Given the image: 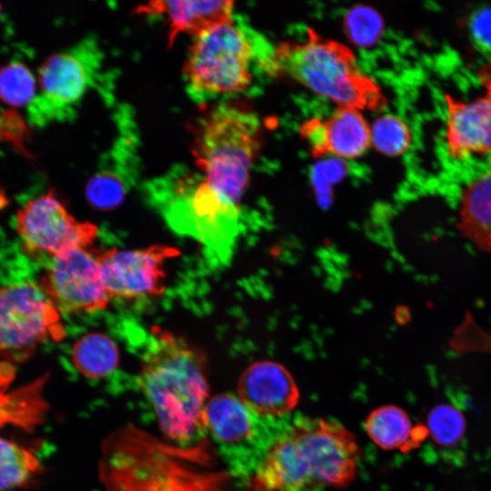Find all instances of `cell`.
<instances>
[{"label": "cell", "mask_w": 491, "mask_h": 491, "mask_svg": "<svg viewBox=\"0 0 491 491\" xmlns=\"http://www.w3.org/2000/svg\"><path fill=\"white\" fill-rule=\"evenodd\" d=\"M371 145L386 155L396 156L406 152L412 143L410 129L406 123L393 115L376 118L370 126Z\"/></svg>", "instance_id": "obj_24"}, {"label": "cell", "mask_w": 491, "mask_h": 491, "mask_svg": "<svg viewBox=\"0 0 491 491\" xmlns=\"http://www.w3.org/2000/svg\"><path fill=\"white\" fill-rule=\"evenodd\" d=\"M426 431L433 441L443 446L457 444L463 437L466 423L463 415L455 407L440 405L427 416Z\"/></svg>", "instance_id": "obj_25"}, {"label": "cell", "mask_w": 491, "mask_h": 491, "mask_svg": "<svg viewBox=\"0 0 491 491\" xmlns=\"http://www.w3.org/2000/svg\"><path fill=\"white\" fill-rule=\"evenodd\" d=\"M255 48L235 19L195 36L183 68L185 91L198 105L246 90Z\"/></svg>", "instance_id": "obj_6"}, {"label": "cell", "mask_w": 491, "mask_h": 491, "mask_svg": "<svg viewBox=\"0 0 491 491\" xmlns=\"http://www.w3.org/2000/svg\"><path fill=\"white\" fill-rule=\"evenodd\" d=\"M15 228L26 254L50 259L70 249L88 250L98 234L95 225L76 220L53 190L18 209Z\"/></svg>", "instance_id": "obj_10"}, {"label": "cell", "mask_w": 491, "mask_h": 491, "mask_svg": "<svg viewBox=\"0 0 491 491\" xmlns=\"http://www.w3.org/2000/svg\"><path fill=\"white\" fill-rule=\"evenodd\" d=\"M213 463L206 437L180 446L125 426L102 443L98 476L105 491H224L229 476Z\"/></svg>", "instance_id": "obj_1"}, {"label": "cell", "mask_w": 491, "mask_h": 491, "mask_svg": "<svg viewBox=\"0 0 491 491\" xmlns=\"http://www.w3.org/2000/svg\"><path fill=\"white\" fill-rule=\"evenodd\" d=\"M477 77L486 91V97L491 101V61L478 69Z\"/></svg>", "instance_id": "obj_28"}, {"label": "cell", "mask_w": 491, "mask_h": 491, "mask_svg": "<svg viewBox=\"0 0 491 491\" xmlns=\"http://www.w3.org/2000/svg\"><path fill=\"white\" fill-rule=\"evenodd\" d=\"M272 71L338 106L378 112L386 105L381 87L358 66L346 45L308 28L303 42H282L269 57Z\"/></svg>", "instance_id": "obj_3"}, {"label": "cell", "mask_w": 491, "mask_h": 491, "mask_svg": "<svg viewBox=\"0 0 491 491\" xmlns=\"http://www.w3.org/2000/svg\"><path fill=\"white\" fill-rule=\"evenodd\" d=\"M1 10H2V5H0V15H1Z\"/></svg>", "instance_id": "obj_29"}, {"label": "cell", "mask_w": 491, "mask_h": 491, "mask_svg": "<svg viewBox=\"0 0 491 491\" xmlns=\"http://www.w3.org/2000/svg\"><path fill=\"white\" fill-rule=\"evenodd\" d=\"M39 472L40 462L31 451L0 437V491L25 486Z\"/></svg>", "instance_id": "obj_22"}, {"label": "cell", "mask_w": 491, "mask_h": 491, "mask_svg": "<svg viewBox=\"0 0 491 491\" xmlns=\"http://www.w3.org/2000/svg\"><path fill=\"white\" fill-rule=\"evenodd\" d=\"M35 75L27 65L11 62L0 68V100L10 106H24L34 101Z\"/></svg>", "instance_id": "obj_23"}, {"label": "cell", "mask_w": 491, "mask_h": 491, "mask_svg": "<svg viewBox=\"0 0 491 491\" xmlns=\"http://www.w3.org/2000/svg\"><path fill=\"white\" fill-rule=\"evenodd\" d=\"M147 15H165L169 24L168 45L181 33L196 36L234 18L233 1H153L135 10Z\"/></svg>", "instance_id": "obj_17"}, {"label": "cell", "mask_w": 491, "mask_h": 491, "mask_svg": "<svg viewBox=\"0 0 491 491\" xmlns=\"http://www.w3.org/2000/svg\"><path fill=\"white\" fill-rule=\"evenodd\" d=\"M261 142L258 117L224 103L200 120L192 152L203 179L220 195L239 205Z\"/></svg>", "instance_id": "obj_5"}, {"label": "cell", "mask_w": 491, "mask_h": 491, "mask_svg": "<svg viewBox=\"0 0 491 491\" xmlns=\"http://www.w3.org/2000/svg\"><path fill=\"white\" fill-rule=\"evenodd\" d=\"M64 336L59 311L40 285L0 287V361L24 363L40 345Z\"/></svg>", "instance_id": "obj_8"}, {"label": "cell", "mask_w": 491, "mask_h": 491, "mask_svg": "<svg viewBox=\"0 0 491 491\" xmlns=\"http://www.w3.org/2000/svg\"><path fill=\"white\" fill-rule=\"evenodd\" d=\"M289 435L311 487H343L354 480L360 448L345 426L326 419H309L295 426Z\"/></svg>", "instance_id": "obj_9"}, {"label": "cell", "mask_w": 491, "mask_h": 491, "mask_svg": "<svg viewBox=\"0 0 491 491\" xmlns=\"http://www.w3.org/2000/svg\"><path fill=\"white\" fill-rule=\"evenodd\" d=\"M176 248L155 245L143 249H109L96 255L101 277L111 297L135 299L165 290V264Z\"/></svg>", "instance_id": "obj_13"}, {"label": "cell", "mask_w": 491, "mask_h": 491, "mask_svg": "<svg viewBox=\"0 0 491 491\" xmlns=\"http://www.w3.org/2000/svg\"><path fill=\"white\" fill-rule=\"evenodd\" d=\"M116 124L118 134L85 186L88 204L98 211H110L122 204L141 167L140 139L131 109L121 108Z\"/></svg>", "instance_id": "obj_12"}, {"label": "cell", "mask_w": 491, "mask_h": 491, "mask_svg": "<svg viewBox=\"0 0 491 491\" xmlns=\"http://www.w3.org/2000/svg\"><path fill=\"white\" fill-rule=\"evenodd\" d=\"M445 103L448 155L463 160L491 153V101L486 96L466 102L446 94Z\"/></svg>", "instance_id": "obj_16"}, {"label": "cell", "mask_w": 491, "mask_h": 491, "mask_svg": "<svg viewBox=\"0 0 491 491\" xmlns=\"http://www.w3.org/2000/svg\"><path fill=\"white\" fill-rule=\"evenodd\" d=\"M119 350L115 341L102 333H89L73 346L72 360L76 369L90 379L104 378L119 364Z\"/></svg>", "instance_id": "obj_21"}, {"label": "cell", "mask_w": 491, "mask_h": 491, "mask_svg": "<svg viewBox=\"0 0 491 491\" xmlns=\"http://www.w3.org/2000/svg\"><path fill=\"white\" fill-rule=\"evenodd\" d=\"M458 227L476 247L491 253V171L462 190Z\"/></svg>", "instance_id": "obj_18"}, {"label": "cell", "mask_w": 491, "mask_h": 491, "mask_svg": "<svg viewBox=\"0 0 491 491\" xmlns=\"http://www.w3.org/2000/svg\"><path fill=\"white\" fill-rule=\"evenodd\" d=\"M237 396L252 413L277 416L293 410L299 401V390L282 365L259 361L242 373L237 383Z\"/></svg>", "instance_id": "obj_15"}, {"label": "cell", "mask_w": 491, "mask_h": 491, "mask_svg": "<svg viewBox=\"0 0 491 491\" xmlns=\"http://www.w3.org/2000/svg\"><path fill=\"white\" fill-rule=\"evenodd\" d=\"M365 426L371 440L385 450L411 448L427 433L426 428L413 426L408 414L392 405L374 409L368 415Z\"/></svg>", "instance_id": "obj_20"}, {"label": "cell", "mask_w": 491, "mask_h": 491, "mask_svg": "<svg viewBox=\"0 0 491 491\" xmlns=\"http://www.w3.org/2000/svg\"><path fill=\"white\" fill-rule=\"evenodd\" d=\"M251 413L238 396L216 395L209 398L205 408V433L225 446L246 441L253 434Z\"/></svg>", "instance_id": "obj_19"}, {"label": "cell", "mask_w": 491, "mask_h": 491, "mask_svg": "<svg viewBox=\"0 0 491 491\" xmlns=\"http://www.w3.org/2000/svg\"><path fill=\"white\" fill-rule=\"evenodd\" d=\"M472 31L479 43L491 46V8L482 10L475 16Z\"/></svg>", "instance_id": "obj_27"}, {"label": "cell", "mask_w": 491, "mask_h": 491, "mask_svg": "<svg viewBox=\"0 0 491 491\" xmlns=\"http://www.w3.org/2000/svg\"><path fill=\"white\" fill-rule=\"evenodd\" d=\"M104 53L96 37L86 36L69 49L45 59L38 69L40 94L35 98L38 122L75 117L84 96L98 87Z\"/></svg>", "instance_id": "obj_7"}, {"label": "cell", "mask_w": 491, "mask_h": 491, "mask_svg": "<svg viewBox=\"0 0 491 491\" xmlns=\"http://www.w3.org/2000/svg\"><path fill=\"white\" fill-rule=\"evenodd\" d=\"M298 131L315 158L332 155L354 159L371 145L370 125L359 110L351 107L338 106L326 119L304 121Z\"/></svg>", "instance_id": "obj_14"}, {"label": "cell", "mask_w": 491, "mask_h": 491, "mask_svg": "<svg viewBox=\"0 0 491 491\" xmlns=\"http://www.w3.org/2000/svg\"><path fill=\"white\" fill-rule=\"evenodd\" d=\"M148 193L173 230L197 240L215 262L225 264L239 234L240 209L185 166L173 167L148 185Z\"/></svg>", "instance_id": "obj_4"}, {"label": "cell", "mask_w": 491, "mask_h": 491, "mask_svg": "<svg viewBox=\"0 0 491 491\" xmlns=\"http://www.w3.org/2000/svg\"><path fill=\"white\" fill-rule=\"evenodd\" d=\"M40 286L56 309L65 314L105 309L111 298L96 255L87 249H70L52 257Z\"/></svg>", "instance_id": "obj_11"}, {"label": "cell", "mask_w": 491, "mask_h": 491, "mask_svg": "<svg viewBox=\"0 0 491 491\" xmlns=\"http://www.w3.org/2000/svg\"><path fill=\"white\" fill-rule=\"evenodd\" d=\"M382 30L381 16L370 7L352 8L346 15V34L356 45L362 46L373 45L380 37Z\"/></svg>", "instance_id": "obj_26"}, {"label": "cell", "mask_w": 491, "mask_h": 491, "mask_svg": "<svg viewBox=\"0 0 491 491\" xmlns=\"http://www.w3.org/2000/svg\"><path fill=\"white\" fill-rule=\"evenodd\" d=\"M489 171H491V161H490V170Z\"/></svg>", "instance_id": "obj_30"}, {"label": "cell", "mask_w": 491, "mask_h": 491, "mask_svg": "<svg viewBox=\"0 0 491 491\" xmlns=\"http://www.w3.org/2000/svg\"><path fill=\"white\" fill-rule=\"evenodd\" d=\"M141 362L139 385L167 441L190 446L205 438L209 400L206 359L185 337L158 327Z\"/></svg>", "instance_id": "obj_2"}]
</instances>
